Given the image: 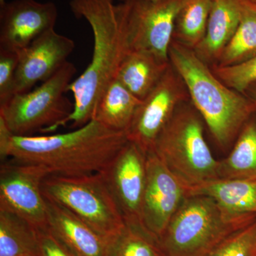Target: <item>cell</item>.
Listing matches in <instances>:
<instances>
[{
	"instance_id": "3",
	"label": "cell",
	"mask_w": 256,
	"mask_h": 256,
	"mask_svg": "<svg viewBox=\"0 0 256 256\" xmlns=\"http://www.w3.org/2000/svg\"><path fill=\"white\" fill-rule=\"evenodd\" d=\"M169 60L216 142L220 148H228L256 112V102L226 86L194 50L174 40L170 45Z\"/></svg>"
},
{
	"instance_id": "27",
	"label": "cell",
	"mask_w": 256,
	"mask_h": 256,
	"mask_svg": "<svg viewBox=\"0 0 256 256\" xmlns=\"http://www.w3.org/2000/svg\"><path fill=\"white\" fill-rule=\"evenodd\" d=\"M20 54L18 52L0 48V105L14 96L15 74Z\"/></svg>"
},
{
	"instance_id": "22",
	"label": "cell",
	"mask_w": 256,
	"mask_h": 256,
	"mask_svg": "<svg viewBox=\"0 0 256 256\" xmlns=\"http://www.w3.org/2000/svg\"><path fill=\"white\" fill-rule=\"evenodd\" d=\"M36 229L18 216L0 210V256L36 255Z\"/></svg>"
},
{
	"instance_id": "6",
	"label": "cell",
	"mask_w": 256,
	"mask_h": 256,
	"mask_svg": "<svg viewBox=\"0 0 256 256\" xmlns=\"http://www.w3.org/2000/svg\"><path fill=\"white\" fill-rule=\"evenodd\" d=\"M76 73L74 64L67 62L34 90L15 94L0 105V120L16 136L55 131L73 112L74 102L66 92Z\"/></svg>"
},
{
	"instance_id": "23",
	"label": "cell",
	"mask_w": 256,
	"mask_h": 256,
	"mask_svg": "<svg viewBox=\"0 0 256 256\" xmlns=\"http://www.w3.org/2000/svg\"><path fill=\"white\" fill-rule=\"evenodd\" d=\"M212 0H188L175 21L173 40L194 50L206 34Z\"/></svg>"
},
{
	"instance_id": "12",
	"label": "cell",
	"mask_w": 256,
	"mask_h": 256,
	"mask_svg": "<svg viewBox=\"0 0 256 256\" xmlns=\"http://www.w3.org/2000/svg\"><path fill=\"white\" fill-rule=\"evenodd\" d=\"M146 154L139 146L129 141L101 172L126 223L142 224Z\"/></svg>"
},
{
	"instance_id": "11",
	"label": "cell",
	"mask_w": 256,
	"mask_h": 256,
	"mask_svg": "<svg viewBox=\"0 0 256 256\" xmlns=\"http://www.w3.org/2000/svg\"><path fill=\"white\" fill-rule=\"evenodd\" d=\"M186 196L188 188L166 168L154 151H148L141 212L144 228L159 240Z\"/></svg>"
},
{
	"instance_id": "2",
	"label": "cell",
	"mask_w": 256,
	"mask_h": 256,
	"mask_svg": "<svg viewBox=\"0 0 256 256\" xmlns=\"http://www.w3.org/2000/svg\"><path fill=\"white\" fill-rule=\"evenodd\" d=\"M74 16L84 18L94 34L92 60L72 82L68 90L74 96V110L60 127L70 124L82 127L94 119L101 96L117 78L121 64L130 52L122 3L114 0H70Z\"/></svg>"
},
{
	"instance_id": "18",
	"label": "cell",
	"mask_w": 256,
	"mask_h": 256,
	"mask_svg": "<svg viewBox=\"0 0 256 256\" xmlns=\"http://www.w3.org/2000/svg\"><path fill=\"white\" fill-rule=\"evenodd\" d=\"M170 65V62L148 52L132 50L121 64L116 79L142 100L156 87Z\"/></svg>"
},
{
	"instance_id": "17",
	"label": "cell",
	"mask_w": 256,
	"mask_h": 256,
	"mask_svg": "<svg viewBox=\"0 0 256 256\" xmlns=\"http://www.w3.org/2000/svg\"><path fill=\"white\" fill-rule=\"evenodd\" d=\"M242 0H212L205 36L194 50L207 65L216 64L236 32L240 20Z\"/></svg>"
},
{
	"instance_id": "20",
	"label": "cell",
	"mask_w": 256,
	"mask_h": 256,
	"mask_svg": "<svg viewBox=\"0 0 256 256\" xmlns=\"http://www.w3.org/2000/svg\"><path fill=\"white\" fill-rule=\"evenodd\" d=\"M255 57L256 0H242L238 28L213 66H232L252 60Z\"/></svg>"
},
{
	"instance_id": "16",
	"label": "cell",
	"mask_w": 256,
	"mask_h": 256,
	"mask_svg": "<svg viewBox=\"0 0 256 256\" xmlns=\"http://www.w3.org/2000/svg\"><path fill=\"white\" fill-rule=\"evenodd\" d=\"M214 200L228 215L242 220H256V178H218L188 191Z\"/></svg>"
},
{
	"instance_id": "30",
	"label": "cell",
	"mask_w": 256,
	"mask_h": 256,
	"mask_svg": "<svg viewBox=\"0 0 256 256\" xmlns=\"http://www.w3.org/2000/svg\"><path fill=\"white\" fill-rule=\"evenodd\" d=\"M5 2H6L5 0H0V6H1V5L4 4Z\"/></svg>"
},
{
	"instance_id": "10",
	"label": "cell",
	"mask_w": 256,
	"mask_h": 256,
	"mask_svg": "<svg viewBox=\"0 0 256 256\" xmlns=\"http://www.w3.org/2000/svg\"><path fill=\"white\" fill-rule=\"evenodd\" d=\"M190 100L180 74L170 64L156 87L138 107L126 134L128 141L148 152L178 106Z\"/></svg>"
},
{
	"instance_id": "8",
	"label": "cell",
	"mask_w": 256,
	"mask_h": 256,
	"mask_svg": "<svg viewBox=\"0 0 256 256\" xmlns=\"http://www.w3.org/2000/svg\"><path fill=\"white\" fill-rule=\"evenodd\" d=\"M188 0H126L122 2L130 52H148L170 62L175 21Z\"/></svg>"
},
{
	"instance_id": "26",
	"label": "cell",
	"mask_w": 256,
	"mask_h": 256,
	"mask_svg": "<svg viewBox=\"0 0 256 256\" xmlns=\"http://www.w3.org/2000/svg\"><path fill=\"white\" fill-rule=\"evenodd\" d=\"M212 72L226 86L244 94L252 82H256V57L238 65L210 67Z\"/></svg>"
},
{
	"instance_id": "19",
	"label": "cell",
	"mask_w": 256,
	"mask_h": 256,
	"mask_svg": "<svg viewBox=\"0 0 256 256\" xmlns=\"http://www.w3.org/2000/svg\"><path fill=\"white\" fill-rule=\"evenodd\" d=\"M141 102L116 79L101 96L94 119L111 130L126 133Z\"/></svg>"
},
{
	"instance_id": "25",
	"label": "cell",
	"mask_w": 256,
	"mask_h": 256,
	"mask_svg": "<svg viewBox=\"0 0 256 256\" xmlns=\"http://www.w3.org/2000/svg\"><path fill=\"white\" fill-rule=\"evenodd\" d=\"M204 256H256V220L229 234Z\"/></svg>"
},
{
	"instance_id": "24",
	"label": "cell",
	"mask_w": 256,
	"mask_h": 256,
	"mask_svg": "<svg viewBox=\"0 0 256 256\" xmlns=\"http://www.w3.org/2000/svg\"><path fill=\"white\" fill-rule=\"evenodd\" d=\"M110 256H165L159 240L142 224L126 223L110 240Z\"/></svg>"
},
{
	"instance_id": "7",
	"label": "cell",
	"mask_w": 256,
	"mask_h": 256,
	"mask_svg": "<svg viewBox=\"0 0 256 256\" xmlns=\"http://www.w3.org/2000/svg\"><path fill=\"white\" fill-rule=\"evenodd\" d=\"M42 192L46 200L64 206L109 240L126 226L102 172L80 176L48 175L42 184Z\"/></svg>"
},
{
	"instance_id": "1",
	"label": "cell",
	"mask_w": 256,
	"mask_h": 256,
	"mask_svg": "<svg viewBox=\"0 0 256 256\" xmlns=\"http://www.w3.org/2000/svg\"><path fill=\"white\" fill-rule=\"evenodd\" d=\"M129 142L124 132L92 119L74 130L46 136H16L0 120L2 160L40 165L50 175L80 176L101 172Z\"/></svg>"
},
{
	"instance_id": "13",
	"label": "cell",
	"mask_w": 256,
	"mask_h": 256,
	"mask_svg": "<svg viewBox=\"0 0 256 256\" xmlns=\"http://www.w3.org/2000/svg\"><path fill=\"white\" fill-rule=\"evenodd\" d=\"M58 18L52 2L12 0L0 6V48L20 53L55 28Z\"/></svg>"
},
{
	"instance_id": "5",
	"label": "cell",
	"mask_w": 256,
	"mask_h": 256,
	"mask_svg": "<svg viewBox=\"0 0 256 256\" xmlns=\"http://www.w3.org/2000/svg\"><path fill=\"white\" fill-rule=\"evenodd\" d=\"M254 220L226 213L201 195L185 198L159 238L165 256H204L222 239Z\"/></svg>"
},
{
	"instance_id": "31",
	"label": "cell",
	"mask_w": 256,
	"mask_h": 256,
	"mask_svg": "<svg viewBox=\"0 0 256 256\" xmlns=\"http://www.w3.org/2000/svg\"><path fill=\"white\" fill-rule=\"evenodd\" d=\"M22 256H36V255H33V254H30V255H25Z\"/></svg>"
},
{
	"instance_id": "32",
	"label": "cell",
	"mask_w": 256,
	"mask_h": 256,
	"mask_svg": "<svg viewBox=\"0 0 256 256\" xmlns=\"http://www.w3.org/2000/svg\"><path fill=\"white\" fill-rule=\"evenodd\" d=\"M120 1H126V0H120ZM150 1H159V0H150Z\"/></svg>"
},
{
	"instance_id": "4",
	"label": "cell",
	"mask_w": 256,
	"mask_h": 256,
	"mask_svg": "<svg viewBox=\"0 0 256 256\" xmlns=\"http://www.w3.org/2000/svg\"><path fill=\"white\" fill-rule=\"evenodd\" d=\"M152 150L188 191L220 178V161L212 156L202 116L190 100L178 106Z\"/></svg>"
},
{
	"instance_id": "9",
	"label": "cell",
	"mask_w": 256,
	"mask_h": 256,
	"mask_svg": "<svg viewBox=\"0 0 256 256\" xmlns=\"http://www.w3.org/2000/svg\"><path fill=\"white\" fill-rule=\"evenodd\" d=\"M50 175L40 165L8 160L0 166V210L18 216L36 229L48 227L42 184Z\"/></svg>"
},
{
	"instance_id": "21",
	"label": "cell",
	"mask_w": 256,
	"mask_h": 256,
	"mask_svg": "<svg viewBox=\"0 0 256 256\" xmlns=\"http://www.w3.org/2000/svg\"><path fill=\"white\" fill-rule=\"evenodd\" d=\"M220 178H256V112L244 124L225 159L220 161Z\"/></svg>"
},
{
	"instance_id": "14",
	"label": "cell",
	"mask_w": 256,
	"mask_h": 256,
	"mask_svg": "<svg viewBox=\"0 0 256 256\" xmlns=\"http://www.w3.org/2000/svg\"><path fill=\"white\" fill-rule=\"evenodd\" d=\"M75 48L68 37L50 28L18 53L14 95L30 92L38 82H44L60 70Z\"/></svg>"
},
{
	"instance_id": "29",
	"label": "cell",
	"mask_w": 256,
	"mask_h": 256,
	"mask_svg": "<svg viewBox=\"0 0 256 256\" xmlns=\"http://www.w3.org/2000/svg\"><path fill=\"white\" fill-rule=\"evenodd\" d=\"M244 94L256 102V82L250 84L246 89Z\"/></svg>"
},
{
	"instance_id": "15",
	"label": "cell",
	"mask_w": 256,
	"mask_h": 256,
	"mask_svg": "<svg viewBox=\"0 0 256 256\" xmlns=\"http://www.w3.org/2000/svg\"><path fill=\"white\" fill-rule=\"evenodd\" d=\"M46 204L48 229L74 256H110L111 240L64 206L48 200Z\"/></svg>"
},
{
	"instance_id": "28",
	"label": "cell",
	"mask_w": 256,
	"mask_h": 256,
	"mask_svg": "<svg viewBox=\"0 0 256 256\" xmlns=\"http://www.w3.org/2000/svg\"><path fill=\"white\" fill-rule=\"evenodd\" d=\"M37 249L36 256H74L48 227L36 229Z\"/></svg>"
}]
</instances>
